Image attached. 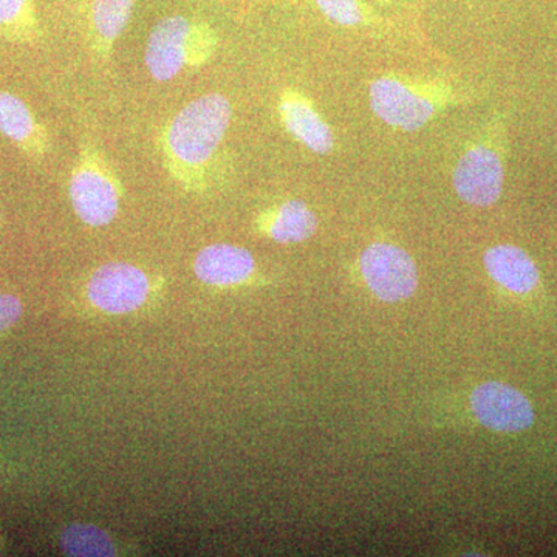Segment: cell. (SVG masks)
Masks as SVG:
<instances>
[{
	"label": "cell",
	"instance_id": "cell-1",
	"mask_svg": "<svg viewBox=\"0 0 557 557\" xmlns=\"http://www.w3.org/2000/svg\"><path fill=\"white\" fill-rule=\"evenodd\" d=\"M231 119L233 108L225 95L205 94L164 124L159 137L161 163L180 188L186 193L209 188Z\"/></svg>",
	"mask_w": 557,
	"mask_h": 557
},
{
	"label": "cell",
	"instance_id": "cell-2",
	"mask_svg": "<svg viewBox=\"0 0 557 557\" xmlns=\"http://www.w3.org/2000/svg\"><path fill=\"white\" fill-rule=\"evenodd\" d=\"M219 33L207 21L174 14L153 25L145 64L153 79L168 83L182 73L205 67L219 49Z\"/></svg>",
	"mask_w": 557,
	"mask_h": 557
},
{
	"label": "cell",
	"instance_id": "cell-3",
	"mask_svg": "<svg viewBox=\"0 0 557 557\" xmlns=\"http://www.w3.org/2000/svg\"><path fill=\"white\" fill-rule=\"evenodd\" d=\"M123 183L115 168L95 143H81L69 178V197L81 222L91 228L108 226L119 215Z\"/></svg>",
	"mask_w": 557,
	"mask_h": 557
},
{
	"label": "cell",
	"instance_id": "cell-4",
	"mask_svg": "<svg viewBox=\"0 0 557 557\" xmlns=\"http://www.w3.org/2000/svg\"><path fill=\"white\" fill-rule=\"evenodd\" d=\"M370 108L387 126L413 132L426 126L450 101L448 87L381 76L370 84Z\"/></svg>",
	"mask_w": 557,
	"mask_h": 557
},
{
	"label": "cell",
	"instance_id": "cell-5",
	"mask_svg": "<svg viewBox=\"0 0 557 557\" xmlns=\"http://www.w3.org/2000/svg\"><path fill=\"white\" fill-rule=\"evenodd\" d=\"M507 163V127L497 119L485 139L471 146L457 161L454 189L465 203L486 208L497 203L505 185Z\"/></svg>",
	"mask_w": 557,
	"mask_h": 557
},
{
	"label": "cell",
	"instance_id": "cell-6",
	"mask_svg": "<svg viewBox=\"0 0 557 557\" xmlns=\"http://www.w3.org/2000/svg\"><path fill=\"white\" fill-rule=\"evenodd\" d=\"M366 284L384 302H399L413 295L418 285L416 262L397 245L372 244L359 259Z\"/></svg>",
	"mask_w": 557,
	"mask_h": 557
},
{
	"label": "cell",
	"instance_id": "cell-7",
	"mask_svg": "<svg viewBox=\"0 0 557 557\" xmlns=\"http://www.w3.org/2000/svg\"><path fill=\"white\" fill-rule=\"evenodd\" d=\"M150 293L148 274L129 262H109L91 273L87 296L97 309L110 314L138 310Z\"/></svg>",
	"mask_w": 557,
	"mask_h": 557
},
{
	"label": "cell",
	"instance_id": "cell-8",
	"mask_svg": "<svg viewBox=\"0 0 557 557\" xmlns=\"http://www.w3.org/2000/svg\"><path fill=\"white\" fill-rule=\"evenodd\" d=\"M471 408L479 423L491 431L520 432L534 423V410L525 395L504 383H485L475 387Z\"/></svg>",
	"mask_w": 557,
	"mask_h": 557
},
{
	"label": "cell",
	"instance_id": "cell-9",
	"mask_svg": "<svg viewBox=\"0 0 557 557\" xmlns=\"http://www.w3.org/2000/svg\"><path fill=\"white\" fill-rule=\"evenodd\" d=\"M277 112L285 131L310 152L327 156L335 148V137L327 121L302 91H282Z\"/></svg>",
	"mask_w": 557,
	"mask_h": 557
},
{
	"label": "cell",
	"instance_id": "cell-10",
	"mask_svg": "<svg viewBox=\"0 0 557 557\" xmlns=\"http://www.w3.org/2000/svg\"><path fill=\"white\" fill-rule=\"evenodd\" d=\"M255 258L248 249L230 244H212L197 252L194 273L209 287L244 284L255 273Z\"/></svg>",
	"mask_w": 557,
	"mask_h": 557
},
{
	"label": "cell",
	"instance_id": "cell-11",
	"mask_svg": "<svg viewBox=\"0 0 557 557\" xmlns=\"http://www.w3.org/2000/svg\"><path fill=\"white\" fill-rule=\"evenodd\" d=\"M0 135L33 159H40L50 149L46 127L33 115L27 102L10 91H0Z\"/></svg>",
	"mask_w": 557,
	"mask_h": 557
},
{
	"label": "cell",
	"instance_id": "cell-12",
	"mask_svg": "<svg viewBox=\"0 0 557 557\" xmlns=\"http://www.w3.org/2000/svg\"><path fill=\"white\" fill-rule=\"evenodd\" d=\"M137 0H90L87 9V36L91 50L108 60L116 40L126 30Z\"/></svg>",
	"mask_w": 557,
	"mask_h": 557
},
{
	"label": "cell",
	"instance_id": "cell-13",
	"mask_svg": "<svg viewBox=\"0 0 557 557\" xmlns=\"http://www.w3.org/2000/svg\"><path fill=\"white\" fill-rule=\"evenodd\" d=\"M487 274L508 292L528 295L539 285V270L533 259L515 245H496L485 252Z\"/></svg>",
	"mask_w": 557,
	"mask_h": 557
},
{
	"label": "cell",
	"instance_id": "cell-14",
	"mask_svg": "<svg viewBox=\"0 0 557 557\" xmlns=\"http://www.w3.org/2000/svg\"><path fill=\"white\" fill-rule=\"evenodd\" d=\"M260 226L277 244H300L313 236L318 219L306 201L293 199L262 214Z\"/></svg>",
	"mask_w": 557,
	"mask_h": 557
},
{
	"label": "cell",
	"instance_id": "cell-15",
	"mask_svg": "<svg viewBox=\"0 0 557 557\" xmlns=\"http://www.w3.org/2000/svg\"><path fill=\"white\" fill-rule=\"evenodd\" d=\"M60 545L64 555L73 557L116 556L115 544L109 534L90 523H73L65 528Z\"/></svg>",
	"mask_w": 557,
	"mask_h": 557
},
{
	"label": "cell",
	"instance_id": "cell-16",
	"mask_svg": "<svg viewBox=\"0 0 557 557\" xmlns=\"http://www.w3.org/2000/svg\"><path fill=\"white\" fill-rule=\"evenodd\" d=\"M39 32L35 0H0V35L10 39H35Z\"/></svg>",
	"mask_w": 557,
	"mask_h": 557
},
{
	"label": "cell",
	"instance_id": "cell-17",
	"mask_svg": "<svg viewBox=\"0 0 557 557\" xmlns=\"http://www.w3.org/2000/svg\"><path fill=\"white\" fill-rule=\"evenodd\" d=\"M318 10L333 24L358 27L369 20V10L361 0H314Z\"/></svg>",
	"mask_w": 557,
	"mask_h": 557
},
{
	"label": "cell",
	"instance_id": "cell-18",
	"mask_svg": "<svg viewBox=\"0 0 557 557\" xmlns=\"http://www.w3.org/2000/svg\"><path fill=\"white\" fill-rule=\"evenodd\" d=\"M22 314L21 300L13 295H0V332L10 329Z\"/></svg>",
	"mask_w": 557,
	"mask_h": 557
}]
</instances>
